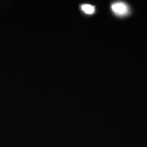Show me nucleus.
<instances>
[{
    "instance_id": "1",
    "label": "nucleus",
    "mask_w": 147,
    "mask_h": 147,
    "mask_svg": "<svg viewBox=\"0 0 147 147\" xmlns=\"http://www.w3.org/2000/svg\"><path fill=\"white\" fill-rule=\"evenodd\" d=\"M112 9L118 15H124L127 11V7L124 3L117 2L112 5Z\"/></svg>"
},
{
    "instance_id": "2",
    "label": "nucleus",
    "mask_w": 147,
    "mask_h": 147,
    "mask_svg": "<svg viewBox=\"0 0 147 147\" xmlns=\"http://www.w3.org/2000/svg\"><path fill=\"white\" fill-rule=\"evenodd\" d=\"M82 9L86 13L91 14L94 11V8L92 5H84L82 6Z\"/></svg>"
}]
</instances>
